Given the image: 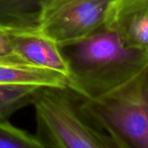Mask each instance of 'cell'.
Returning a JSON list of instances; mask_svg holds the SVG:
<instances>
[{"instance_id":"5","label":"cell","mask_w":148,"mask_h":148,"mask_svg":"<svg viewBox=\"0 0 148 148\" xmlns=\"http://www.w3.org/2000/svg\"><path fill=\"white\" fill-rule=\"evenodd\" d=\"M105 25L126 46L148 52V0H115Z\"/></svg>"},{"instance_id":"3","label":"cell","mask_w":148,"mask_h":148,"mask_svg":"<svg viewBox=\"0 0 148 148\" xmlns=\"http://www.w3.org/2000/svg\"><path fill=\"white\" fill-rule=\"evenodd\" d=\"M68 88L40 87L32 106L35 136L47 148H106L98 128L84 114L80 99Z\"/></svg>"},{"instance_id":"10","label":"cell","mask_w":148,"mask_h":148,"mask_svg":"<svg viewBox=\"0 0 148 148\" xmlns=\"http://www.w3.org/2000/svg\"><path fill=\"white\" fill-rule=\"evenodd\" d=\"M0 148H47L28 132L9 122L0 120Z\"/></svg>"},{"instance_id":"2","label":"cell","mask_w":148,"mask_h":148,"mask_svg":"<svg viewBox=\"0 0 148 148\" xmlns=\"http://www.w3.org/2000/svg\"><path fill=\"white\" fill-rule=\"evenodd\" d=\"M80 108L95 126L127 148H148V64L110 92L81 99Z\"/></svg>"},{"instance_id":"4","label":"cell","mask_w":148,"mask_h":148,"mask_svg":"<svg viewBox=\"0 0 148 148\" xmlns=\"http://www.w3.org/2000/svg\"><path fill=\"white\" fill-rule=\"evenodd\" d=\"M115 0H73L41 25L38 32L59 47L75 44L105 25Z\"/></svg>"},{"instance_id":"6","label":"cell","mask_w":148,"mask_h":148,"mask_svg":"<svg viewBox=\"0 0 148 148\" xmlns=\"http://www.w3.org/2000/svg\"><path fill=\"white\" fill-rule=\"evenodd\" d=\"M73 0H0V26L8 32H38L44 22Z\"/></svg>"},{"instance_id":"9","label":"cell","mask_w":148,"mask_h":148,"mask_svg":"<svg viewBox=\"0 0 148 148\" xmlns=\"http://www.w3.org/2000/svg\"><path fill=\"white\" fill-rule=\"evenodd\" d=\"M42 86L20 84H0V120L9 119L19 110L32 106Z\"/></svg>"},{"instance_id":"11","label":"cell","mask_w":148,"mask_h":148,"mask_svg":"<svg viewBox=\"0 0 148 148\" xmlns=\"http://www.w3.org/2000/svg\"><path fill=\"white\" fill-rule=\"evenodd\" d=\"M0 61L27 64L15 53L10 40L9 32L1 26H0Z\"/></svg>"},{"instance_id":"12","label":"cell","mask_w":148,"mask_h":148,"mask_svg":"<svg viewBox=\"0 0 148 148\" xmlns=\"http://www.w3.org/2000/svg\"><path fill=\"white\" fill-rule=\"evenodd\" d=\"M98 135L106 148H127L115 137L100 130L99 128H98Z\"/></svg>"},{"instance_id":"7","label":"cell","mask_w":148,"mask_h":148,"mask_svg":"<svg viewBox=\"0 0 148 148\" xmlns=\"http://www.w3.org/2000/svg\"><path fill=\"white\" fill-rule=\"evenodd\" d=\"M8 32L15 53L25 62L60 72L68 79L67 62L61 48L53 40L39 32Z\"/></svg>"},{"instance_id":"1","label":"cell","mask_w":148,"mask_h":148,"mask_svg":"<svg viewBox=\"0 0 148 148\" xmlns=\"http://www.w3.org/2000/svg\"><path fill=\"white\" fill-rule=\"evenodd\" d=\"M60 48L69 68L68 89L81 99L110 92L148 64V52L126 46L106 25L81 41Z\"/></svg>"},{"instance_id":"8","label":"cell","mask_w":148,"mask_h":148,"mask_svg":"<svg viewBox=\"0 0 148 148\" xmlns=\"http://www.w3.org/2000/svg\"><path fill=\"white\" fill-rule=\"evenodd\" d=\"M0 84L68 88V79L62 73L48 68L24 63L0 61Z\"/></svg>"}]
</instances>
